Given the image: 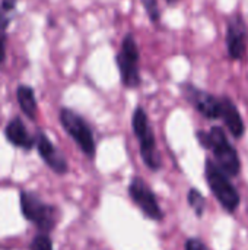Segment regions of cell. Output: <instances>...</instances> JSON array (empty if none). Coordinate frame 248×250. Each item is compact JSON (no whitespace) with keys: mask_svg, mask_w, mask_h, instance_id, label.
<instances>
[{"mask_svg":"<svg viewBox=\"0 0 248 250\" xmlns=\"http://www.w3.org/2000/svg\"><path fill=\"white\" fill-rule=\"evenodd\" d=\"M199 144L210 149L215 155L216 164L228 176H238L241 170V161L237 149L228 141L225 132L219 126H213L209 132H197Z\"/></svg>","mask_w":248,"mask_h":250,"instance_id":"obj_1","label":"cell"},{"mask_svg":"<svg viewBox=\"0 0 248 250\" xmlns=\"http://www.w3.org/2000/svg\"><path fill=\"white\" fill-rule=\"evenodd\" d=\"M132 127H133V133L139 142L140 155H142L143 163L153 171L159 170L162 166V161H161V155L158 152L155 133L152 130L149 117H148L145 108L140 105L136 107V110L133 111Z\"/></svg>","mask_w":248,"mask_h":250,"instance_id":"obj_2","label":"cell"},{"mask_svg":"<svg viewBox=\"0 0 248 250\" xmlns=\"http://www.w3.org/2000/svg\"><path fill=\"white\" fill-rule=\"evenodd\" d=\"M205 177H206L209 189L212 190V193L215 195L221 207L229 214L235 212L238 209L241 198L235 186L229 182L228 174L224 170H221V167L215 161L206 160Z\"/></svg>","mask_w":248,"mask_h":250,"instance_id":"obj_3","label":"cell"},{"mask_svg":"<svg viewBox=\"0 0 248 250\" xmlns=\"http://www.w3.org/2000/svg\"><path fill=\"white\" fill-rule=\"evenodd\" d=\"M139 62H140V51L136 38L133 34H127L121 41L120 51L115 56V63L120 72L121 83L129 89L137 88L142 82Z\"/></svg>","mask_w":248,"mask_h":250,"instance_id":"obj_4","label":"cell"},{"mask_svg":"<svg viewBox=\"0 0 248 250\" xmlns=\"http://www.w3.org/2000/svg\"><path fill=\"white\" fill-rule=\"evenodd\" d=\"M58 119H60V123H61L63 129L66 130V133L76 142V145L80 148V151L86 157L94 158L96 145H95V138H94L92 129L86 123V120L76 111L66 108V107L60 110Z\"/></svg>","mask_w":248,"mask_h":250,"instance_id":"obj_5","label":"cell"},{"mask_svg":"<svg viewBox=\"0 0 248 250\" xmlns=\"http://www.w3.org/2000/svg\"><path fill=\"white\" fill-rule=\"evenodd\" d=\"M20 208H22L23 217L28 221L38 226V229L44 231H50L56 226V221H57L56 208L44 204L38 196L28 193V192H22Z\"/></svg>","mask_w":248,"mask_h":250,"instance_id":"obj_6","label":"cell"},{"mask_svg":"<svg viewBox=\"0 0 248 250\" xmlns=\"http://www.w3.org/2000/svg\"><path fill=\"white\" fill-rule=\"evenodd\" d=\"M129 195L133 199V202L139 207V209L151 220L161 221L164 218V212L156 201L155 193L151 190V188L145 183L143 179L134 177L129 185Z\"/></svg>","mask_w":248,"mask_h":250,"instance_id":"obj_7","label":"cell"},{"mask_svg":"<svg viewBox=\"0 0 248 250\" xmlns=\"http://www.w3.org/2000/svg\"><path fill=\"white\" fill-rule=\"evenodd\" d=\"M184 98L193 104V107L206 119L216 120L221 119V98L194 86L193 83L187 82L181 86Z\"/></svg>","mask_w":248,"mask_h":250,"instance_id":"obj_8","label":"cell"},{"mask_svg":"<svg viewBox=\"0 0 248 250\" xmlns=\"http://www.w3.org/2000/svg\"><path fill=\"white\" fill-rule=\"evenodd\" d=\"M248 28L244 18L241 15H234L228 22L227 28V50L231 60H241L247 51Z\"/></svg>","mask_w":248,"mask_h":250,"instance_id":"obj_9","label":"cell"},{"mask_svg":"<svg viewBox=\"0 0 248 250\" xmlns=\"http://www.w3.org/2000/svg\"><path fill=\"white\" fill-rule=\"evenodd\" d=\"M35 145L38 149L39 157L44 160V163L57 174H64L69 170L67 161L64 155L53 145V142L48 139V136L44 132H38L35 136Z\"/></svg>","mask_w":248,"mask_h":250,"instance_id":"obj_10","label":"cell"},{"mask_svg":"<svg viewBox=\"0 0 248 250\" xmlns=\"http://www.w3.org/2000/svg\"><path fill=\"white\" fill-rule=\"evenodd\" d=\"M221 119L224 120L227 129L229 130V133L240 139L243 138L244 132H246V125L244 120L241 117V113L237 107V104L227 95L221 97Z\"/></svg>","mask_w":248,"mask_h":250,"instance_id":"obj_11","label":"cell"},{"mask_svg":"<svg viewBox=\"0 0 248 250\" xmlns=\"http://www.w3.org/2000/svg\"><path fill=\"white\" fill-rule=\"evenodd\" d=\"M4 135H6V139L18 148L31 149L35 145V138L29 135V132L26 130V126L19 117H15L7 123L4 129Z\"/></svg>","mask_w":248,"mask_h":250,"instance_id":"obj_12","label":"cell"},{"mask_svg":"<svg viewBox=\"0 0 248 250\" xmlns=\"http://www.w3.org/2000/svg\"><path fill=\"white\" fill-rule=\"evenodd\" d=\"M16 100H18V104H19L22 113L28 119L35 120L38 105H37V98H35L34 88L28 86V85H19L16 88Z\"/></svg>","mask_w":248,"mask_h":250,"instance_id":"obj_13","label":"cell"},{"mask_svg":"<svg viewBox=\"0 0 248 250\" xmlns=\"http://www.w3.org/2000/svg\"><path fill=\"white\" fill-rule=\"evenodd\" d=\"M187 201H189V205L194 209L196 215L197 217H202L203 212H205V208H206V201L200 195V192L196 190V189H190L189 190V195H187Z\"/></svg>","mask_w":248,"mask_h":250,"instance_id":"obj_14","label":"cell"},{"mask_svg":"<svg viewBox=\"0 0 248 250\" xmlns=\"http://www.w3.org/2000/svg\"><path fill=\"white\" fill-rule=\"evenodd\" d=\"M142 6L152 23H158L161 21V9L158 4V0H140Z\"/></svg>","mask_w":248,"mask_h":250,"instance_id":"obj_15","label":"cell"},{"mask_svg":"<svg viewBox=\"0 0 248 250\" xmlns=\"http://www.w3.org/2000/svg\"><path fill=\"white\" fill-rule=\"evenodd\" d=\"M31 250H53V243L48 234L41 233L35 236V239L31 243Z\"/></svg>","mask_w":248,"mask_h":250,"instance_id":"obj_16","label":"cell"},{"mask_svg":"<svg viewBox=\"0 0 248 250\" xmlns=\"http://www.w3.org/2000/svg\"><path fill=\"white\" fill-rule=\"evenodd\" d=\"M9 23L0 22V64L4 62L6 57V28Z\"/></svg>","mask_w":248,"mask_h":250,"instance_id":"obj_17","label":"cell"},{"mask_svg":"<svg viewBox=\"0 0 248 250\" xmlns=\"http://www.w3.org/2000/svg\"><path fill=\"white\" fill-rule=\"evenodd\" d=\"M184 249L186 250H209L208 249V246H206L202 240H199V239H189V240L186 242V245H184Z\"/></svg>","mask_w":248,"mask_h":250,"instance_id":"obj_18","label":"cell"},{"mask_svg":"<svg viewBox=\"0 0 248 250\" xmlns=\"http://www.w3.org/2000/svg\"><path fill=\"white\" fill-rule=\"evenodd\" d=\"M16 3H18V0H1V12H4V13H9V12H12L15 7H16Z\"/></svg>","mask_w":248,"mask_h":250,"instance_id":"obj_19","label":"cell"},{"mask_svg":"<svg viewBox=\"0 0 248 250\" xmlns=\"http://www.w3.org/2000/svg\"><path fill=\"white\" fill-rule=\"evenodd\" d=\"M175 1H178V0H167V3H170V4H172V3H175Z\"/></svg>","mask_w":248,"mask_h":250,"instance_id":"obj_20","label":"cell"}]
</instances>
